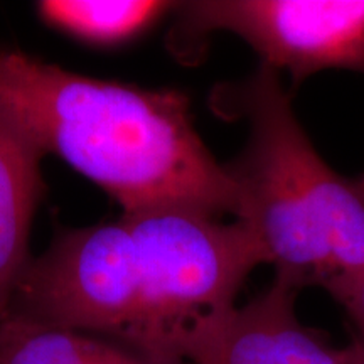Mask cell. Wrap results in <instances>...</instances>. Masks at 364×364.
<instances>
[{"instance_id": "cell-6", "label": "cell", "mask_w": 364, "mask_h": 364, "mask_svg": "<svg viewBox=\"0 0 364 364\" xmlns=\"http://www.w3.org/2000/svg\"><path fill=\"white\" fill-rule=\"evenodd\" d=\"M46 154L0 102V321L29 257L33 218L43 194Z\"/></svg>"}, {"instance_id": "cell-3", "label": "cell", "mask_w": 364, "mask_h": 364, "mask_svg": "<svg viewBox=\"0 0 364 364\" xmlns=\"http://www.w3.org/2000/svg\"><path fill=\"white\" fill-rule=\"evenodd\" d=\"M139 255V300L125 348L162 364H188L236 307L248 275L268 265L248 226L189 209L122 215Z\"/></svg>"}, {"instance_id": "cell-7", "label": "cell", "mask_w": 364, "mask_h": 364, "mask_svg": "<svg viewBox=\"0 0 364 364\" xmlns=\"http://www.w3.org/2000/svg\"><path fill=\"white\" fill-rule=\"evenodd\" d=\"M0 364H162L112 341L21 318L0 321Z\"/></svg>"}, {"instance_id": "cell-8", "label": "cell", "mask_w": 364, "mask_h": 364, "mask_svg": "<svg viewBox=\"0 0 364 364\" xmlns=\"http://www.w3.org/2000/svg\"><path fill=\"white\" fill-rule=\"evenodd\" d=\"M176 4L157 0H44L41 17L68 34L95 44H118L145 33Z\"/></svg>"}, {"instance_id": "cell-11", "label": "cell", "mask_w": 364, "mask_h": 364, "mask_svg": "<svg viewBox=\"0 0 364 364\" xmlns=\"http://www.w3.org/2000/svg\"><path fill=\"white\" fill-rule=\"evenodd\" d=\"M354 182H356L358 189H359V191H361V194L364 196V174H363L361 177H359V179H356V181H354Z\"/></svg>"}, {"instance_id": "cell-4", "label": "cell", "mask_w": 364, "mask_h": 364, "mask_svg": "<svg viewBox=\"0 0 364 364\" xmlns=\"http://www.w3.org/2000/svg\"><path fill=\"white\" fill-rule=\"evenodd\" d=\"M172 49L226 31L294 85L324 70L364 75V0H201L176 4Z\"/></svg>"}, {"instance_id": "cell-10", "label": "cell", "mask_w": 364, "mask_h": 364, "mask_svg": "<svg viewBox=\"0 0 364 364\" xmlns=\"http://www.w3.org/2000/svg\"><path fill=\"white\" fill-rule=\"evenodd\" d=\"M349 364H364V346L359 343L351 346V361Z\"/></svg>"}, {"instance_id": "cell-5", "label": "cell", "mask_w": 364, "mask_h": 364, "mask_svg": "<svg viewBox=\"0 0 364 364\" xmlns=\"http://www.w3.org/2000/svg\"><path fill=\"white\" fill-rule=\"evenodd\" d=\"M300 290L273 279L243 307L236 306L196 349L191 364H349L351 346L336 348L295 311Z\"/></svg>"}, {"instance_id": "cell-9", "label": "cell", "mask_w": 364, "mask_h": 364, "mask_svg": "<svg viewBox=\"0 0 364 364\" xmlns=\"http://www.w3.org/2000/svg\"><path fill=\"white\" fill-rule=\"evenodd\" d=\"M331 295L343 306L354 327H356V343L364 346V273L339 285L334 292H331Z\"/></svg>"}, {"instance_id": "cell-2", "label": "cell", "mask_w": 364, "mask_h": 364, "mask_svg": "<svg viewBox=\"0 0 364 364\" xmlns=\"http://www.w3.org/2000/svg\"><path fill=\"white\" fill-rule=\"evenodd\" d=\"M216 102L248 122L247 145L226 169L240 193L236 220L262 245L275 279L331 294L364 273V196L309 140L279 73L260 66Z\"/></svg>"}, {"instance_id": "cell-1", "label": "cell", "mask_w": 364, "mask_h": 364, "mask_svg": "<svg viewBox=\"0 0 364 364\" xmlns=\"http://www.w3.org/2000/svg\"><path fill=\"white\" fill-rule=\"evenodd\" d=\"M0 102L46 156H58L130 213L240 216L226 166L196 132L189 100L0 51Z\"/></svg>"}]
</instances>
